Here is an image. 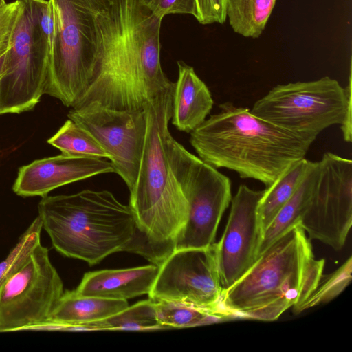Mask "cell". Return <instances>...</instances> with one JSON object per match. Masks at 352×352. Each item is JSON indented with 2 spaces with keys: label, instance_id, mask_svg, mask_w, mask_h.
<instances>
[{
  "label": "cell",
  "instance_id": "26",
  "mask_svg": "<svg viewBox=\"0 0 352 352\" xmlns=\"http://www.w3.org/2000/svg\"><path fill=\"white\" fill-rule=\"evenodd\" d=\"M352 258L350 256L338 270L324 276L320 282L311 295L298 308L296 314L300 311L325 303L339 295L349 285L351 280Z\"/></svg>",
  "mask_w": 352,
  "mask_h": 352
},
{
  "label": "cell",
  "instance_id": "20",
  "mask_svg": "<svg viewBox=\"0 0 352 352\" xmlns=\"http://www.w3.org/2000/svg\"><path fill=\"white\" fill-rule=\"evenodd\" d=\"M316 170L317 162L306 175L294 194L279 210L265 230L258 250V257L290 228L300 223L309 204Z\"/></svg>",
  "mask_w": 352,
  "mask_h": 352
},
{
  "label": "cell",
  "instance_id": "2",
  "mask_svg": "<svg viewBox=\"0 0 352 352\" xmlns=\"http://www.w3.org/2000/svg\"><path fill=\"white\" fill-rule=\"evenodd\" d=\"M190 133L199 157L214 168L270 186L292 164L305 158L316 138L296 134L252 114L231 102L219 106Z\"/></svg>",
  "mask_w": 352,
  "mask_h": 352
},
{
  "label": "cell",
  "instance_id": "13",
  "mask_svg": "<svg viewBox=\"0 0 352 352\" xmlns=\"http://www.w3.org/2000/svg\"><path fill=\"white\" fill-rule=\"evenodd\" d=\"M67 117L87 131L109 154L114 173L131 191L138 177L146 136L144 109L116 110L92 102L72 108Z\"/></svg>",
  "mask_w": 352,
  "mask_h": 352
},
{
  "label": "cell",
  "instance_id": "27",
  "mask_svg": "<svg viewBox=\"0 0 352 352\" xmlns=\"http://www.w3.org/2000/svg\"><path fill=\"white\" fill-rule=\"evenodd\" d=\"M23 0L6 3L0 8V56L11 46L14 31L24 9Z\"/></svg>",
  "mask_w": 352,
  "mask_h": 352
},
{
  "label": "cell",
  "instance_id": "8",
  "mask_svg": "<svg viewBox=\"0 0 352 352\" xmlns=\"http://www.w3.org/2000/svg\"><path fill=\"white\" fill-rule=\"evenodd\" d=\"M167 152L188 204V221L176 240L175 250L208 248L214 243L218 226L231 201L230 180L188 151L171 134Z\"/></svg>",
  "mask_w": 352,
  "mask_h": 352
},
{
  "label": "cell",
  "instance_id": "6",
  "mask_svg": "<svg viewBox=\"0 0 352 352\" xmlns=\"http://www.w3.org/2000/svg\"><path fill=\"white\" fill-rule=\"evenodd\" d=\"M50 1L55 32L45 94L72 108L94 79L98 18L112 0Z\"/></svg>",
  "mask_w": 352,
  "mask_h": 352
},
{
  "label": "cell",
  "instance_id": "21",
  "mask_svg": "<svg viewBox=\"0 0 352 352\" xmlns=\"http://www.w3.org/2000/svg\"><path fill=\"white\" fill-rule=\"evenodd\" d=\"M277 0H227L226 17L233 31L245 38H258Z\"/></svg>",
  "mask_w": 352,
  "mask_h": 352
},
{
  "label": "cell",
  "instance_id": "3",
  "mask_svg": "<svg viewBox=\"0 0 352 352\" xmlns=\"http://www.w3.org/2000/svg\"><path fill=\"white\" fill-rule=\"evenodd\" d=\"M325 261L316 260L299 223L277 239L250 268L223 291L221 307L232 318L277 320L298 308L316 289Z\"/></svg>",
  "mask_w": 352,
  "mask_h": 352
},
{
  "label": "cell",
  "instance_id": "14",
  "mask_svg": "<svg viewBox=\"0 0 352 352\" xmlns=\"http://www.w3.org/2000/svg\"><path fill=\"white\" fill-rule=\"evenodd\" d=\"M264 190L239 186L231 199V209L223 235L215 243L221 285L230 287L253 265L258 257L263 230L258 205Z\"/></svg>",
  "mask_w": 352,
  "mask_h": 352
},
{
  "label": "cell",
  "instance_id": "19",
  "mask_svg": "<svg viewBox=\"0 0 352 352\" xmlns=\"http://www.w3.org/2000/svg\"><path fill=\"white\" fill-rule=\"evenodd\" d=\"M314 163L305 158L294 162L264 190L258 205L263 233L279 210L294 194Z\"/></svg>",
  "mask_w": 352,
  "mask_h": 352
},
{
  "label": "cell",
  "instance_id": "10",
  "mask_svg": "<svg viewBox=\"0 0 352 352\" xmlns=\"http://www.w3.org/2000/svg\"><path fill=\"white\" fill-rule=\"evenodd\" d=\"M300 226L309 235L341 250L352 225V161L327 152L317 162L309 204Z\"/></svg>",
  "mask_w": 352,
  "mask_h": 352
},
{
  "label": "cell",
  "instance_id": "23",
  "mask_svg": "<svg viewBox=\"0 0 352 352\" xmlns=\"http://www.w3.org/2000/svg\"><path fill=\"white\" fill-rule=\"evenodd\" d=\"M47 142L61 153L85 157L109 159L110 156L85 129L68 119Z\"/></svg>",
  "mask_w": 352,
  "mask_h": 352
},
{
  "label": "cell",
  "instance_id": "1",
  "mask_svg": "<svg viewBox=\"0 0 352 352\" xmlns=\"http://www.w3.org/2000/svg\"><path fill=\"white\" fill-rule=\"evenodd\" d=\"M162 21L143 0H112L98 18L94 79L72 108L97 102L116 110H143L148 100L173 87L160 63Z\"/></svg>",
  "mask_w": 352,
  "mask_h": 352
},
{
  "label": "cell",
  "instance_id": "15",
  "mask_svg": "<svg viewBox=\"0 0 352 352\" xmlns=\"http://www.w3.org/2000/svg\"><path fill=\"white\" fill-rule=\"evenodd\" d=\"M110 173L113 168L104 159L61 153L21 166L12 188L19 196L44 197L62 186Z\"/></svg>",
  "mask_w": 352,
  "mask_h": 352
},
{
  "label": "cell",
  "instance_id": "28",
  "mask_svg": "<svg viewBox=\"0 0 352 352\" xmlns=\"http://www.w3.org/2000/svg\"><path fill=\"white\" fill-rule=\"evenodd\" d=\"M148 8L163 19L168 14H187L197 16L196 0H143Z\"/></svg>",
  "mask_w": 352,
  "mask_h": 352
},
{
  "label": "cell",
  "instance_id": "16",
  "mask_svg": "<svg viewBox=\"0 0 352 352\" xmlns=\"http://www.w3.org/2000/svg\"><path fill=\"white\" fill-rule=\"evenodd\" d=\"M159 267L148 265L126 269L103 270L85 274L75 292L82 296L126 300L148 294Z\"/></svg>",
  "mask_w": 352,
  "mask_h": 352
},
{
  "label": "cell",
  "instance_id": "9",
  "mask_svg": "<svg viewBox=\"0 0 352 352\" xmlns=\"http://www.w3.org/2000/svg\"><path fill=\"white\" fill-rule=\"evenodd\" d=\"M64 293L63 283L41 243L0 285V332L47 320Z\"/></svg>",
  "mask_w": 352,
  "mask_h": 352
},
{
  "label": "cell",
  "instance_id": "18",
  "mask_svg": "<svg viewBox=\"0 0 352 352\" xmlns=\"http://www.w3.org/2000/svg\"><path fill=\"white\" fill-rule=\"evenodd\" d=\"M178 78L173 95L171 123L177 129L191 133L210 113L213 100L205 82L194 68L183 61H177Z\"/></svg>",
  "mask_w": 352,
  "mask_h": 352
},
{
  "label": "cell",
  "instance_id": "12",
  "mask_svg": "<svg viewBox=\"0 0 352 352\" xmlns=\"http://www.w3.org/2000/svg\"><path fill=\"white\" fill-rule=\"evenodd\" d=\"M52 54L24 6L0 76V115L34 108L45 94Z\"/></svg>",
  "mask_w": 352,
  "mask_h": 352
},
{
  "label": "cell",
  "instance_id": "29",
  "mask_svg": "<svg viewBox=\"0 0 352 352\" xmlns=\"http://www.w3.org/2000/svg\"><path fill=\"white\" fill-rule=\"evenodd\" d=\"M197 16L196 19L202 25L215 23V14L212 0H196Z\"/></svg>",
  "mask_w": 352,
  "mask_h": 352
},
{
  "label": "cell",
  "instance_id": "4",
  "mask_svg": "<svg viewBox=\"0 0 352 352\" xmlns=\"http://www.w3.org/2000/svg\"><path fill=\"white\" fill-rule=\"evenodd\" d=\"M38 211L54 248L89 265L124 251L138 228L130 206L107 190L45 195Z\"/></svg>",
  "mask_w": 352,
  "mask_h": 352
},
{
  "label": "cell",
  "instance_id": "11",
  "mask_svg": "<svg viewBox=\"0 0 352 352\" xmlns=\"http://www.w3.org/2000/svg\"><path fill=\"white\" fill-rule=\"evenodd\" d=\"M215 243L204 248L175 250L159 267L148 294L153 301H170L231 318L221 309L223 294Z\"/></svg>",
  "mask_w": 352,
  "mask_h": 352
},
{
  "label": "cell",
  "instance_id": "22",
  "mask_svg": "<svg viewBox=\"0 0 352 352\" xmlns=\"http://www.w3.org/2000/svg\"><path fill=\"white\" fill-rule=\"evenodd\" d=\"M164 329L157 318L154 302L150 298L129 306L101 320L82 325L80 330L149 331Z\"/></svg>",
  "mask_w": 352,
  "mask_h": 352
},
{
  "label": "cell",
  "instance_id": "30",
  "mask_svg": "<svg viewBox=\"0 0 352 352\" xmlns=\"http://www.w3.org/2000/svg\"><path fill=\"white\" fill-rule=\"evenodd\" d=\"M215 14V23L223 24L226 19L227 0H212Z\"/></svg>",
  "mask_w": 352,
  "mask_h": 352
},
{
  "label": "cell",
  "instance_id": "31",
  "mask_svg": "<svg viewBox=\"0 0 352 352\" xmlns=\"http://www.w3.org/2000/svg\"><path fill=\"white\" fill-rule=\"evenodd\" d=\"M6 52H5L1 56H0V76H1V75L2 74V72H3V65H4V61H5V58H6Z\"/></svg>",
  "mask_w": 352,
  "mask_h": 352
},
{
  "label": "cell",
  "instance_id": "7",
  "mask_svg": "<svg viewBox=\"0 0 352 352\" xmlns=\"http://www.w3.org/2000/svg\"><path fill=\"white\" fill-rule=\"evenodd\" d=\"M350 108L351 67L344 88L328 76L278 85L258 100L250 111L286 131L316 138L327 128L340 125Z\"/></svg>",
  "mask_w": 352,
  "mask_h": 352
},
{
  "label": "cell",
  "instance_id": "25",
  "mask_svg": "<svg viewBox=\"0 0 352 352\" xmlns=\"http://www.w3.org/2000/svg\"><path fill=\"white\" fill-rule=\"evenodd\" d=\"M42 222L38 216L20 236L8 256L0 262V285L18 270L41 243Z\"/></svg>",
  "mask_w": 352,
  "mask_h": 352
},
{
  "label": "cell",
  "instance_id": "24",
  "mask_svg": "<svg viewBox=\"0 0 352 352\" xmlns=\"http://www.w3.org/2000/svg\"><path fill=\"white\" fill-rule=\"evenodd\" d=\"M153 302L158 321L164 329L199 326L225 320L186 305L163 300Z\"/></svg>",
  "mask_w": 352,
  "mask_h": 352
},
{
  "label": "cell",
  "instance_id": "5",
  "mask_svg": "<svg viewBox=\"0 0 352 352\" xmlns=\"http://www.w3.org/2000/svg\"><path fill=\"white\" fill-rule=\"evenodd\" d=\"M173 89L160 93L144 105L146 136L129 205L138 228L151 241L175 250L176 240L188 221V204L167 152Z\"/></svg>",
  "mask_w": 352,
  "mask_h": 352
},
{
  "label": "cell",
  "instance_id": "32",
  "mask_svg": "<svg viewBox=\"0 0 352 352\" xmlns=\"http://www.w3.org/2000/svg\"><path fill=\"white\" fill-rule=\"evenodd\" d=\"M6 3V0H0V8Z\"/></svg>",
  "mask_w": 352,
  "mask_h": 352
},
{
  "label": "cell",
  "instance_id": "17",
  "mask_svg": "<svg viewBox=\"0 0 352 352\" xmlns=\"http://www.w3.org/2000/svg\"><path fill=\"white\" fill-rule=\"evenodd\" d=\"M129 307L126 300L82 296L64 291L50 318L37 325L38 331H79L85 324L98 321Z\"/></svg>",
  "mask_w": 352,
  "mask_h": 352
}]
</instances>
